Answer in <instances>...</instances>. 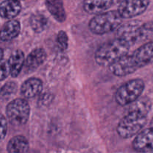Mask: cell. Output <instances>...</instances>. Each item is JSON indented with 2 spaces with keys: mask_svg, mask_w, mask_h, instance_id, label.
<instances>
[{
  "mask_svg": "<svg viewBox=\"0 0 153 153\" xmlns=\"http://www.w3.org/2000/svg\"><path fill=\"white\" fill-rule=\"evenodd\" d=\"M151 102L146 97L139 98L128 105L127 113L117 125V131L123 138H129L138 134L147 121Z\"/></svg>",
  "mask_w": 153,
  "mask_h": 153,
  "instance_id": "obj_1",
  "label": "cell"
},
{
  "mask_svg": "<svg viewBox=\"0 0 153 153\" xmlns=\"http://www.w3.org/2000/svg\"><path fill=\"white\" fill-rule=\"evenodd\" d=\"M128 49L129 47L117 38L105 43L96 52V62L100 66L109 67L121 57L128 54Z\"/></svg>",
  "mask_w": 153,
  "mask_h": 153,
  "instance_id": "obj_2",
  "label": "cell"
},
{
  "mask_svg": "<svg viewBox=\"0 0 153 153\" xmlns=\"http://www.w3.org/2000/svg\"><path fill=\"white\" fill-rule=\"evenodd\" d=\"M122 17L117 10H110L96 15L89 22V28L95 34L102 35L117 29L122 24Z\"/></svg>",
  "mask_w": 153,
  "mask_h": 153,
  "instance_id": "obj_3",
  "label": "cell"
},
{
  "mask_svg": "<svg viewBox=\"0 0 153 153\" xmlns=\"http://www.w3.org/2000/svg\"><path fill=\"white\" fill-rule=\"evenodd\" d=\"M144 88V82L142 79H131L118 88L115 94L116 102L121 106L128 105L140 98Z\"/></svg>",
  "mask_w": 153,
  "mask_h": 153,
  "instance_id": "obj_4",
  "label": "cell"
},
{
  "mask_svg": "<svg viewBox=\"0 0 153 153\" xmlns=\"http://www.w3.org/2000/svg\"><path fill=\"white\" fill-rule=\"evenodd\" d=\"M6 114L12 125L17 126L24 125L29 117V104L25 99H16L7 105Z\"/></svg>",
  "mask_w": 153,
  "mask_h": 153,
  "instance_id": "obj_5",
  "label": "cell"
},
{
  "mask_svg": "<svg viewBox=\"0 0 153 153\" xmlns=\"http://www.w3.org/2000/svg\"><path fill=\"white\" fill-rule=\"evenodd\" d=\"M141 25L140 21L134 20L121 24L117 28V39L123 42L128 47L142 42Z\"/></svg>",
  "mask_w": 153,
  "mask_h": 153,
  "instance_id": "obj_6",
  "label": "cell"
},
{
  "mask_svg": "<svg viewBox=\"0 0 153 153\" xmlns=\"http://www.w3.org/2000/svg\"><path fill=\"white\" fill-rule=\"evenodd\" d=\"M150 0H123L118 7L117 12L122 19H129L139 16L146 11Z\"/></svg>",
  "mask_w": 153,
  "mask_h": 153,
  "instance_id": "obj_7",
  "label": "cell"
},
{
  "mask_svg": "<svg viewBox=\"0 0 153 153\" xmlns=\"http://www.w3.org/2000/svg\"><path fill=\"white\" fill-rule=\"evenodd\" d=\"M130 60L136 71L141 67L153 63V41L147 42L137 48L131 55Z\"/></svg>",
  "mask_w": 153,
  "mask_h": 153,
  "instance_id": "obj_8",
  "label": "cell"
},
{
  "mask_svg": "<svg viewBox=\"0 0 153 153\" xmlns=\"http://www.w3.org/2000/svg\"><path fill=\"white\" fill-rule=\"evenodd\" d=\"M133 148L139 152H147L153 150V126L140 131L132 143Z\"/></svg>",
  "mask_w": 153,
  "mask_h": 153,
  "instance_id": "obj_9",
  "label": "cell"
},
{
  "mask_svg": "<svg viewBox=\"0 0 153 153\" xmlns=\"http://www.w3.org/2000/svg\"><path fill=\"white\" fill-rule=\"evenodd\" d=\"M46 59V53L43 48H36L31 51L25 60V70L27 72H33L37 70Z\"/></svg>",
  "mask_w": 153,
  "mask_h": 153,
  "instance_id": "obj_10",
  "label": "cell"
},
{
  "mask_svg": "<svg viewBox=\"0 0 153 153\" xmlns=\"http://www.w3.org/2000/svg\"><path fill=\"white\" fill-rule=\"evenodd\" d=\"M43 89V83L40 79L31 78L27 79L22 85L20 93L25 99H31L40 94Z\"/></svg>",
  "mask_w": 153,
  "mask_h": 153,
  "instance_id": "obj_11",
  "label": "cell"
},
{
  "mask_svg": "<svg viewBox=\"0 0 153 153\" xmlns=\"http://www.w3.org/2000/svg\"><path fill=\"white\" fill-rule=\"evenodd\" d=\"M114 0H84L83 8L90 14H100L110 8Z\"/></svg>",
  "mask_w": 153,
  "mask_h": 153,
  "instance_id": "obj_12",
  "label": "cell"
},
{
  "mask_svg": "<svg viewBox=\"0 0 153 153\" xmlns=\"http://www.w3.org/2000/svg\"><path fill=\"white\" fill-rule=\"evenodd\" d=\"M22 6L17 0H4L0 4V16L4 19H11L21 11Z\"/></svg>",
  "mask_w": 153,
  "mask_h": 153,
  "instance_id": "obj_13",
  "label": "cell"
},
{
  "mask_svg": "<svg viewBox=\"0 0 153 153\" xmlns=\"http://www.w3.org/2000/svg\"><path fill=\"white\" fill-rule=\"evenodd\" d=\"M20 29L19 21L16 19L9 20L0 29V39L2 41H10L19 35Z\"/></svg>",
  "mask_w": 153,
  "mask_h": 153,
  "instance_id": "obj_14",
  "label": "cell"
},
{
  "mask_svg": "<svg viewBox=\"0 0 153 153\" xmlns=\"http://www.w3.org/2000/svg\"><path fill=\"white\" fill-rule=\"evenodd\" d=\"M25 55L21 50H16L12 53L7 61L10 67V75L12 77L16 78L19 76L25 64Z\"/></svg>",
  "mask_w": 153,
  "mask_h": 153,
  "instance_id": "obj_15",
  "label": "cell"
},
{
  "mask_svg": "<svg viewBox=\"0 0 153 153\" xmlns=\"http://www.w3.org/2000/svg\"><path fill=\"white\" fill-rule=\"evenodd\" d=\"M46 6L52 16L58 22H63L66 20V11L63 0H46Z\"/></svg>",
  "mask_w": 153,
  "mask_h": 153,
  "instance_id": "obj_16",
  "label": "cell"
},
{
  "mask_svg": "<svg viewBox=\"0 0 153 153\" xmlns=\"http://www.w3.org/2000/svg\"><path fill=\"white\" fill-rule=\"evenodd\" d=\"M29 148L28 140L22 135H17L9 140L7 146L8 153H26Z\"/></svg>",
  "mask_w": 153,
  "mask_h": 153,
  "instance_id": "obj_17",
  "label": "cell"
},
{
  "mask_svg": "<svg viewBox=\"0 0 153 153\" xmlns=\"http://www.w3.org/2000/svg\"><path fill=\"white\" fill-rule=\"evenodd\" d=\"M48 24V19L42 13L33 14L30 18V25L33 31L36 33H40L46 29Z\"/></svg>",
  "mask_w": 153,
  "mask_h": 153,
  "instance_id": "obj_18",
  "label": "cell"
},
{
  "mask_svg": "<svg viewBox=\"0 0 153 153\" xmlns=\"http://www.w3.org/2000/svg\"><path fill=\"white\" fill-rule=\"evenodd\" d=\"M17 85L15 82H9L0 89V100H8L15 94Z\"/></svg>",
  "mask_w": 153,
  "mask_h": 153,
  "instance_id": "obj_19",
  "label": "cell"
},
{
  "mask_svg": "<svg viewBox=\"0 0 153 153\" xmlns=\"http://www.w3.org/2000/svg\"><path fill=\"white\" fill-rule=\"evenodd\" d=\"M142 42L153 41V21L142 23L141 25Z\"/></svg>",
  "mask_w": 153,
  "mask_h": 153,
  "instance_id": "obj_20",
  "label": "cell"
},
{
  "mask_svg": "<svg viewBox=\"0 0 153 153\" xmlns=\"http://www.w3.org/2000/svg\"><path fill=\"white\" fill-rule=\"evenodd\" d=\"M57 43L61 50H66L68 47V37L65 31H60L57 35Z\"/></svg>",
  "mask_w": 153,
  "mask_h": 153,
  "instance_id": "obj_21",
  "label": "cell"
},
{
  "mask_svg": "<svg viewBox=\"0 0 153 153\" xmlns=\"http://www.w3.org/2000/svg\"><path fill=\"white\" fill-rule=\"evenodd\" d=\"M10 74L8 61L1 60L0 61V81L5 79Z\"/></svg>",
  "mask_w": 153,
  "mask_h": 153,
  "instance_id": "obj_22",
  "label": "cell"
},
{
  "mask_svg": "<svg viewBox=\"0 0 153 153\" xmlns=\"http://www.w3.org/2000/svg\"><path fill=\"white\" fill-rule=\"evenodd\" d=\"M7 123L6 118L0 114V141L2 140L7 134Z\"/></svg>",
  "mask_w": 153,
  "mask_h": 153,
  "instance_id": "obj_23",
  "label": "cell"
},
{
  "mask_svg": "<svg viewBox=\"0 0 153 153\" xmlns=\"http://www.w3.org/2000/svg\"><path fill=\"white\" fill-rule=\"evenodd\" d=\"M3 50L2 49L0 48V61H1L2 60V58H3Z\"/></svg>",
  "mask_w": 153,
  "mask_h": 153,
  "instance_id": "obj_24",
  "label": "cell"
},
{
  "mask_svg": "<svg viewBox=\"0 0 153 153\" xmlns=\"http://www.w3.org/2000/svg\"><path fill=\"white\" fill-rule=\"evenodd\" d=\"M151 125H152V126H153V118H152V121H151Z\"/></svg>",
  "mask_w": 153,
  "mask_h": 153,
  "instance_id": "obj_25",
  "label": "cell"
},
{
  "mask_svg": "<svg viewBox=\"0 0 153 153\" xmlns=\"http://www.w3.org/2000/svg\"><path fill=\"white\" fill-rule=\"evenodd\" d=\"M17 1H22V0H17Z\"/></svg>",
  "mask_w": 153,
  "mask_h": 153,
  "instance_id": "obj_26",
  "label": "cell"
},
{
  "mask_svg": "<svg viewBox=\"0 0 153 153\" xmlns=\"http://www.w3.org/2000/svg\"><path fill=\"white\" fill-rule=\"evenodd\" d=\"M151 153H153V150H152V152H151Z\"/></svg>",
  "mask_w": 153,
  "mask_h": 153,
  "instance_id": "obj_27",
  "label": "cell"
}]
</instances>
